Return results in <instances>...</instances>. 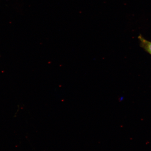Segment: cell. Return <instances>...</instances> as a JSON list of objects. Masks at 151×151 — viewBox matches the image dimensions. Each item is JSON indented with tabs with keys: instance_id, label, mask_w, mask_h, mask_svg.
Listing matches in <instances>:
<instances>
[{
	"instance_id": "6da1fadb",
	"label": "cell",
	"mask_w": 151,
	"mask_h": 151,
	"mask_svg": "<svg viewBox=\"0 0 151 151\" xmlns=\"http://www.w3.org/2000/svg\"><path fill=\"white\" fill-rule=\"evenodd\" d=\"M138 38L140 41L141 46L151 55V42L143 38L141 35L139 36Z\"/></svg>"
}]
</instances>
